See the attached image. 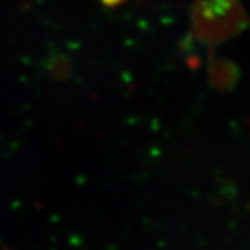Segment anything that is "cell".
Wrapping results in <instances>:
<instances>
[{"mask_svg":"<svg viewBox=\"0 0 250 250\" xmlns=\"http://www.w3.org/2000/svg\"><path fill=\"white\" fill-rule=\"evenodd\" d=\"M121 0H103V3H106L108 6H114L117 3H120Z\"/></svg>","mask_w":250,"mask_h":250,"instance_id":"1","label":"cell"}]
</instances>
